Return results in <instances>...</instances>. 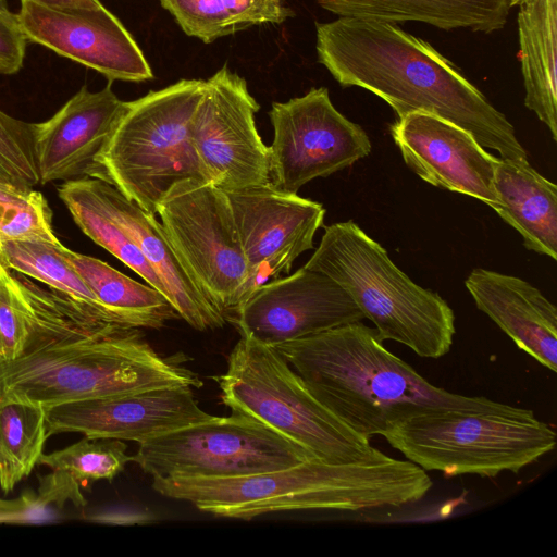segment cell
<instances>
[{"mask_svg": "<svg viewBox=\"0 0 557 557\" xmlns=\"http://www.w3.org/2000/svg\"><path fill=\"white\" fill-rule=\"evenodd\" d=\"M224 193L248 265L246 300L258 286L289 274L294 261L313 248L325 209L271 183Z\"/></svg>", "mask_w": 557, "mask_h": 557, "instance_id": "4fadbf2b", "label": "cell"}, {"mask_svg": "<svg viewBox=\"0 0 557 557\" xmlns=\"http://www.w3.org/2000/svg\"><path fill=\"white\" fill-rule=\"evenodd\" d=\"M465 285L475 306L543 367L557 370V309L531 283L476 268Z\"/></svg>", "mask_w": 557, "mask_h": 557, "instance_id": "ffe728a7", "label": "cell"}, {"mask_svg": "<svg viewBox=\"0 0 557 557\" xmlns=\"http://www.w3.org/2000/svg\"><path fill=\"white\" fill-rule=\"evenodd\" d=\"M519 7L520 62L524 104L557 140L556 36L557 0H509Z\"/></svg>", "mask_w": 557, "mask_h": 557, "instance_id": "603a6c76", "label": "cell"}, {"mask_svg": "<svg viewBox=\"0 0 557 557\" xmlns=\"http://www.w3.org/2000/svg\"><path fill=\"white\" fill-rule=\"evenodd\" d=\"M492 208L522 237L528 250L557 259V186L528 159L497 158Z\"/></svg>", "mask_w": 557, "mask_h": 557, "instance_id": "44dd1931", "label": "cell"}, {"mask_svg": "<svg viewBox=\"0 0 557 557\" xmlns=\"http://www.w3.org/2000/svg\"><path fill=\"white\" fill-rule=\"evenodd\" d=\"M391 133L405 163L420 178L491 208L496 205L497 157L470 132L435 114L416 111L399 117Z\"/></svg>", "mask_w": 557, "mask_h": 557, "instance_id": "e0dca14e", "label": "cell"}, {"mask_svg": "<svg viewBox=\"0 0 557 557\" xmlns=\"http://www.w3.org/2000/svg\"><path fill=\"white\" fill-rule=\"evenodd\" d=\"M274 348L324 407L368 440L397 421L437 410L535 417L530 409L431 384L361 321Z\"/></svg>", "mask_w": 557, "mask_h": 557, "instance_id": "3957f363", "label": "cell"}, {"mask_svg": "<svg viewBox=\"0 0 557 557\" xmlns=\"http://www.w3.org/2000/svg\"><path fill=\"white\" fill-rule=\"evenodd\" d=\"M317 459L259 420L228 417L184 426L139 443L132 460L152 478H233Z\"/></svg>", "mask_w": 557, "mask_h": 557, "instance_id": "9c48e42d", "label": "cell"}, {"mask_svg": "<svg viewBox=\"0 0 557 557\" xmlns=\"http://www.w3.org/2000/svg\"><path fill=\"white\" fill-rule=\"evenodd\" d=\"M58 194L84 234L122 261L168 299L162 282L136 244L102 208L88 185L86 176L65 181L58 188Z\"/></svg>", "mask_w": 557, "mask_h": 557, "instance_id": "484cf974", "label": "cell"}, {"mask_svg": "<svg viewBox=\"0 0 557 557\" xmlns=\"http://www.w3.org/2000/svg\"><path fill=\"white\" fill-rule=\"evenodd\" d=\"M111 84L99 91L83 86L52 117L34 124L39 183L89 175L126 106Z\"/></svg>", "mask_w": 557, "mask_h": 557, "instance_id": "ac0fdd59", "label": "cell"}, {"mask_svg": "<svg viewBox=\"0 0 557 557\" xmlns=\"http://www.w3.org/2000/svg\"><path fill=\"white\" fill-rule=\"evenodd\" d=\"M81 485L63 471L52 470L40 478L36 493L27 492L15 499H0V522L29 523L61 517L71 503L82 509L86 505Z\"/></svg>", "mask_w": 557, "mask_h": 557, "instance_id": "f546056e", "label": "cell"}, {"mask_svg": "<svg viewBox=\"0 0 557 557\" xmlns=\"http://www.w3.org/2000/svg\"><path fill=\"white\" fill-rule=\"evenodd\" d=\"M190 37L205 44L261 24H281L293 15L284 0H160Z\"/></svg>", "mask_w": 557, "mask_h": 557, "instance_id": "d4e9b609", "label": "cell"}, {"mask_svg": "<svg viewBox=\"0 0 557 557\" xmlns=\"http://www.w3.org/2000/svg\"><path fill=\"white\" fill-rule=\"evenodd\" d=\"M269 117L274 131L270 183L285 193L297 194L310 181L344 170L371 151L367 133L336 110L325 87L273 102Z\"/></svg>", "mask_w": 557, "mask_h": 557, "instance_id": "8fae6325", "label": "cell"}, {"mask_svg": "<svg viewBox=\"0 0 557 557\" xmlns=\"http://www.w3.org/2000/svg\"><path fill=\"white\" fill-rule=\"evenodd\" d=\"M15 277L32 309L24 352L0 363V403L44 408L154 388L203 385L181 354L162 356L137 327L110 318L65 294Z\"/></svg>", "mask_w": 557, "mask_h": 557, "instance_id": "6da1fadb", "label": "cell"}, {"mask_svg": "<svg viewBox=\"0 0 557 557\" xmlns=\"http://www.w3.org/2000/svg\"><path fill=\"white\" fill-rule=\"evenodd\" d=\"M0 9L1 10H8V4L5 0H0Z\"/></svg>", "mask_w": 557, "mask_h": 557, "instance_id": "8d00e7d4", "label": "cell"}, {"mask_svg": "<svg viewBox=\"0 0 557 557\" xmlns=\"http://www.w3.org/2000/svg\"><path fill=\"white\" fill-rule=\"evenodd\" d=\"M5 269H9V268H8L7 263L4 262V260H3V258H2V255H1V252H0V272H1L2 270H5Z\"/></svg>", "mask_w": 557, "mask_h": 557, "instance_id": "d590c367", "label": "cell"}, {"mask_svg": "<svg viewBox=\"0 0 557 557\" xmlns=\"http://www.w3.org/2000/svg\"><path fill=\"white\" fill-rule=\"evenodd\" d=\"M304 267L335 281L374 324L380 339L400 343L423 358H441L450 350L456 333L453 309L398 269L355 222L326 226Z\"/></svg>", "mask_w": 557, "mask_h": 557, "instance_id": "5b68a950", "label": "cell"}, {"mask_svg": "<svg viewBox=\"0 0 557 557\" xmlns=\"http://www.w3.org/2000/svg\"><path fill=\"white\" fill-rule=\"evenodd\" d=\"M162 496L218 517L251 520L287 510L399 508L432 486L426 471L387 456L377 461L327 463L308 459L284 469L233 478H152Z\"/></svg>", "mask_w": 557, "mask_h": 557, "instance_id": "277c9868", "label": "cell"}, {"mask_svg": "<svg viewBox=\"0 0 557 557\" xmlns=\"http://www.w3.org/2000/svg\"><path fill=\"white\" fill-rule=\"evenodd\" d=\"M45 410L48 436L76 432L90 438H116L138 444L215 418L199 407L189 386L82 399Z\"/></svg>", "mask_w": 557, "mask_h": 557, "instance_id": "2e32d148", "label": "cell"}, {"mask_svg": "<svg viewBox=\"0 0 557 557\" xmlns=\"http://www.w3.org/2000/svg\"><path fill=\"white\" fill-rule=\"evenodd\" d=\"M203 86V79H181L126 101L88 177L113 185L152 214L175 184L210 182L190 135Z\"/></svg>", "mask_w": 557, "mask_h": 557, "instance_id": "8992f818", "label": "cell"}, {"mask_svg": "<svg viewBox=\"0 0 557 557\" xmlns=\"http://www.w3.org/2000/svg\"><path fill=\"white\" fill-rule=\"evenodd\" d=\"M259 109L246 81L227 66L205 81L190 135L210 183L223 191L270 183L269 147L255 120Z\"/></svg>", "mask_w": 557, "mask_h": 557, "instance_id": "7c38bea8", "label": "cell"}, {"mask_svg": "<svg viewBox=\"0 0 557 557\" xmlns=\"http://www.w3.org/2000/svg\"><path fill=\"white\" fill-rule=\"evenodd\" d=\"M227 318L271 347L364 319L335 281L306 267L258 286Z\"/></svg>", "mask_w": 557, "mask_h": 557, "instance_id": "5bb4252c", "label": "cell"}, {"mask_svg": "<svg viewBox=\"0 0 557 557\" xmlns=\"http://www.w3.org/2000/svg\"><path fill=\"white\" fill-rule=\"evenodd\" d=\"M157 213L180 261L226 320L244 301L248 277L226 194L210 182L183 181L168 191Z\"/></svg>", "mask_w": 557, "mask_h": 557, "instance_id": "30bf717a", "label": "cell"}, {"mask_svg": "<svg viewBox=\"0 0 557 557\" xmlns=\"http://www.w3.org/2000/svg\"><path fill=\"white\" fill-rule=\"evenodd\" d=\"M339 17H359L387 23L422 22L441 29L466 28L494 33L503 29L509 0H317Z\"/></svg>", "mask_w": 557, "mask_h": 557, "instance_id": "7402d4cb", "label": "cell"}, {"mask_svg": "<svg viewBox=\"0 0 557 557\" xmlns=\"http://www.w3.org/2000/svg\"><path fill=\"white\" fill-rule=\"evenodd\" d=\"M21 2H33L51 9L97 8L101 5L99 0H21Z\"/></svg>", "mask_w": 557, "mask_h": 557, "instance_id": "e575fe53", "label": "cell"}, {"mask_svg": "<svg viewBox=\"0 0 557 557\" xmlns=\"http://www.w3.org/2000/svg\"><path fill=\"white\" fill-rule=\"evenodd\" d=\"M60 240L0 238V252L10 270L85 302L121 324L103 308L66 257ZM123 325V324H122Z\"/></svg>", "mask_w": 557, "mask_h": 557, "instance_id": "4316f807", "label": "cell"}, {"mask_svg": "<svg viewBox=\"0 0 557 557\" xmlns=\"http://www.w3.org/2000/svg\"><path fill=\"white\" fill-rule=\"evenodd\" d=\"M47 437L42 406L18 400L0 403V487L4 493L29 475Z\"/></svg>", "mask_w": 557, "mask_h": 557, "instance_id": "83f0119b", "label": "cell"}, {"mask_svg": "<svg viewBox=\"0 0 557 557\" xmlns=\"http://www.w3.org/2000/svg\"><path fill=\"white\" fill-rule=\"evenodd\" d=\"M17 13L27 40L104 75L109 82H145L152 70L135 39L102 4L51 9L21 2Z\"/></svg>", "mask_w": 557, "mask_h": 557, "instance_id": "9a60e30c", "label": "cell"}, {"mask_svg": "<svg viewBox=\"0 0 557 557\" xmlns=\"http://www.w3.org/2000/svg\"><path fill=\"white\" fill-rule=\"evenodd\" d=\"M381 436L409 461L446 476L518 473L556 446L554 429L535 417L461 410L412 416Z\"/></svg>", "mask_w": 557, "mask_h": 557, "instance_id": "ba28073f", "label": "cell"}, {"mask_svg": "<svg viewBox=\"0 0 557 557\" xmlns=\"http://www.w3.org/2000/svg\"><path fill=\"white\" fill-rule=\"evenodd\" d=\"M215 380L232 412L259 420L321 461L387 457L324 407L274 347L240 336Z\"/></svg>", "mask_w": 557, "mask_h": 557, "instance_id": "52a82bcc", "label": "cell"}, {"mask_svg": "<svg viewBox=\"0 0 557 557\" xmlns=\"http://www.w3.org/2000/svg\"><path fill=\"white\" fill-rule=\"evenodd\" d=\"M0 238L59 240L41 193L0 181Z\"/></svg>", "mask_w": 557, "mask_h": 557, "instance_id": "4dcf8cb0", "label": "cell"}, {"mask_svg": "<svg viewBox=\"0 0 557 557\" xmlns=\"http://www.w3.org/2000/svg\"><path fill=\"white\" fill-rule=\"evenodd\" d=\"M127 446L116 438H90L81 441L51 454H44L38 465L51 470L63 471L81 486L95 481H112L132 460L126 454Z\"/></svg>", "mask_w": 557, "mask_h": 557, "instance_id": "f1b7e54d", "label": "cell"}, {"mask_svg": "<svg viewBox=\"0 0 557 557\" xmlns=\"http://www.w3.org/2000/svg\"><path fill=\"white\" fill-rule=\"evenodd\" d=\"M86 178L102 208L136 244L160 278L168 299L180 318L201 332L223 327V313L188 274L156 214L144 211L106 181L88 176Z\"/></svg>", "mask_w": 557, "mask_h": 557, "instance_id": "d6986e66", "label": "cell"}, {"mask_svg": "<svg viewBox=\"0 0 557 557\" xmlns=\"http://www.w3.org/2000/svg\"><path fill=\"white\" fill-rule=\"evenodd\" d=\"M32 326V309L10 269L0 272V363L25 350Z\"/></svg>", "mask_w": 557, "mask_h": 557, "instance_id": "d6a6232c", "label": "cell"}, {"mask_svg": "<svg viewBox=\"0 0 557 557\" xmlns=\"http://www.w3.org/2000/svg\"><path fill=\"white\" fill-rule=\"evenodd\" d=\"M66 257L100 305L126 326L161 329L180 318L166 297L108 263L66 249Z\"/></svg>", "mask_w": 557, "mask_h": 557, "instance_id": "cb8c5ba5", "label": "cell"}, {"mask_svg": "<svg viewBox=\"0 0 557 557\" xmlns=\"http://www.w3.org/2000/svg\"><path fill=\"white\" fill-rule=\"evenodd\" d=\"M317 54L343 87L367 89L398 119L422 111L470 132L503 159H528L506 115L429 42L394 23L338 17L317 23Z\"/></svg>", "mask_w": 557, "mask_h": 557, "instance_id": "7a4b0ae2", "label": "cell"}, {"mask_svg": "<svg viewBox=\"0 0 557 557\" xmlns=\"http://www.w3.org/2000/svg\"><path fill=\"white\" fill-rule=\"evenodd\" d=\"M26 42L18 15L0 9V74L11 75L22 69Z\"/></svg>", "mask_w": 557, "mask_h": 557, "instance_id": "836d02e7", "label": "cell"}, {"mask_svg": "<svg viewBox=\"0 0 557 557\" xmlns=\"http://www.w3.org/2000/svg\"><path fill=\"white\" fill-rule=\"evenodd\" d=\"M34 124L0 110V181L20 187L39 184Z\"/></svg>", "mask_w": 557, "mask_h": 557, "instance_id": "1f68e13d", "label": "cell"}]
</instances>
